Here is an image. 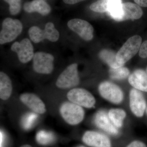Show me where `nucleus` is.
Segmentation results:
<instances>
[{"label":"nucleus","mask_w":147,"mask_h":147,"mask_svg":"<svg viewBox=\"0 0 147 147\" xmlns=\"http://www.w3.org/2000/svg\"><path fill=\"white\" fill-rule=\"evenodd\" d=\"M129 105L131 112L137 117L144 115L146 108L144 97L139 90L133 89L129 94Z\"/></svg>","instance_id":"nucleus-13"},{"label":"nucleus","mask_w":147,"mask_h":147,"mask_svg":"<svg viewBox=\"0 0 147 147\" xmlns=\"http://www.w3.org/2000/svg\"><path fill=\"white\" fill-rule=\"evenodd\" d=\"M12 85L9 76L3 71L0 72V98L8 100L12 94Z\"/></svg>","instance_id":"nucleus-19"},{"label":"nucleus","mask_w":147,"mask_h":147,"mask_svg":"<svg viewBox=\"0 0 147 147\" xmlns=\"http://www.w3.org/2000/svg\"><path fill=\"white\" fill-rule=\"evenodd\" d=\"M32 59L33 67L36 73L48 74L53 72L55 58L52 54L37 52L34 53Z\"/></svg>","instance_id":"nucleus-7"},{"label":"nucleus","mask_w":147,"mask_h":147,"mask_svg":"<svg viewBox=\"0 0 147 147\" xmlns=\"http://www.w3.org/2000/svg\"><path fill=\"white\" fill-rule=\"evenodd\" d=\"M67 25L71 30L86 41H90L93 38V27L88 21L74 18L69 20Z\"/></svg>","instance_id":"nucleus-11"},{"label":"nucleus","mask_w":147,"mask_h":147,"mask_svg":"<svg viewBox=\"0 0 147 147\" xmlns=\"http://www.w3.org/2000/svg\"><path fill=\"white\" fill-rule=\"evenodd\" d=\"M24 10L28 13L36 12L42 16H46L51 11L50 5L44 0H33L24 4Z\"/></svg>","instance_id":"nucleus-16"},{"label":"nucleus","mask_w":147,"mask_h":147,"mask_svg":"<svg viewBox=\"0 0 147 147\" xmlns=\"http://www.w3.org/2000/svg\"><path fill=\"white\" fill-rule=\"evenodd\" d=\"M129 70L126 67H121L117 68L110 69L109 74L111 79L114 80H122L129 76Z\"/></svg>","instance_id":"nucleus-22"},{"label":"nucleus","mask_w":147,"mask_h":147,"mask_svg":"<svg viewBox=\"0 0 147 147\" xmlns=\"http://www.w3.org/2000/svg\"><path fill=\"white\" fill-rule=\"evenodd\" d=\"M21 147H32L31 146H30V145H23V146H21Z\"/></svg>","instance_id":"nucleus-30"},{"label":"nucleus","mask_w":147,"mask_h":147,"mask_svg":"<svg viewBox=\"0 0 147 147\" xmlns=\"http://www.w3.org/2000/svg\"><path fill=\"white\" fill-rule=\"evenodd\" d=\"M64 2L67 4L73 5L83 1L85 0H63Z\"/></svg>","instance_id":"nucleus-28"},{"label":"nucleus","mask_w":147,"mask_h":147,"mask_svg":"<svg viewBox=\"0 0 147 147\" xmlns=\"http://www.w3.org/2000/svg\"><path fill=\"white\" fill-rule=\"evenodd\" d=\"M59 111L63 119L70 125L79 124L84 120L85 113L82 106L70 101L63 103Z\"/></svg>","instance_id":"nucleus-4"},{"label":"nucleus","mask_w":147,"mask_h":147,"mask_svg":"<svg viewBox=\"0 0 147 147\" xmlns=\"http://www.w3.org/2000/svg\"><path fill=\"white\" fill-rule=\"evenodd\" d=\"M28 34L31 40L35 43H39L45 39L55 42L60 36L59 32L51 22L46 24L43 30L36 26L31 27L29 29Z\"/></svg>","instance_id":"nucleus-2"},{"label":"nucleus","mask_w":147,"mask_h":147,"mask_svg":"<svg viewBox=\"0 0 147 147\" xmlns=\"http://www.w3.org/2000/svg\"><path fill=\"white\" fill-rule=\"evenodd\" d=\"M142 42L140 36H134L129 38L117 54L118 62L124 65L133 57L140 50Z\"/></svg>","instance_id":"nucleus-5"},{"label":"nucleus","mask_w":147,"mask_h":147,"mask_svg":"<svg viewBox=\"0 0 147 147\" xmlns=\"http://www.w3.org/2000/svg\"><path fill=\"white\" fill-rule=\"evenodd\" d=\"M129 82L139 90L147 92V73L142 69L135 70L129 76Z\"/></svg>","instance_id":"nucleus-17"},{"label":"nucleus","mask_w":147,"mask_h":147,"mask_svg":"<svg viewBox=\"0 0 147 147\" xmlns=\"http://www.w3.org/2000/svg\"><path fill=\"white\" fill-rule=\"evenodd\" d=\"M121 3L122 0H98L92 3L90 8L95 12L108 13Z\"/></svg>","instance_id":"nucleus-18"},{"label":"nucleus","mask_w":147,"mask_h":147,"mask_svg":"<svg viewBox=\"0 0 147 147\" xmlns=\"http://www.w3.org/2000/svg\"><path fill=\"white\" fill-rule=\"evenodd\" d=\"M134 1L139 6L147 7V0H134Z\"/></svg>","instance_id":"nucleus-27"},{"label":"nucleus","mask_w":147,"mask_h":147,"mask_svg":"<svg viewBox=\"0 0 147 147\" xmlns=\"http://www.w3.org/2000/svg\"><path fill=\"white\" fill-rule=\"evenodd\" d=\"M146 72H147V68H146Z\"/></svg>","instance_id":"nucleus-32"},{"label":"nucleus","mask_w":147,"mask_h":147,"mask_svg":"<svg viewBox=\"0 0 147 147\" xmlns=\"http://www.w3.org/2000/svg\"><path fill=\"white\" fill-rule=\"evenodd\" d=\"M108 117L115 126L121 127L122 126L124 119L126 117V113L121 109H111L108 113Z\"/></svg>","instance_id":"nucleus-21"},{"label":"nucleus","mask_w":147,"mask_h":147,"mask_svg":"<svg viewBox=\"0 0 147 147\" xmlns=\"http://www.w3.org/2000/svg\"><path fill=\"white\" fill-rule=\"evenodd\" d=\"M3 132L1 131V133H0V147H3Z\"/></svg>","instance_id":"nucleus-29"},{"label":"nucleus","mask_w":147,"mask_h":147,"mask_svg":"<svg viewBox=\"0 0 147 147\" xmlns=\"http://www.w3.org/2000/svg\"><path fill=\"white\" fill-rule=\"evenodd\" d=\"M83 142L91 147H111L110 139L104 134L96 131H87L83 136Z\"/></svg>","instance_id":"nucleus-14"},{"label":"nucleus","mask_w":147,"mask_h":147,"mask_svg":"<svg viewBox=\"0 0 147 147\" xmlns=\"http://www.w3.org/2000/svg\"><path fill=\"white\" fill-rule=\"evenodd\" d=\"M36 140L39 144L42 145H47L54 140V137L50 133L45 131H40L37 134Z\"/></svg>","instance_id":"nucleus-23"},{"label":"nucleus","mask_w":147,"mask_h":147,"mask_svg":"<svg viewBox=\"0 0 147 147\" xmlns=\"http://www.w3.org/2000/svg\"><path fill=\"white\" fill-rule=\"evenodd\" d=\"M79 82L78 65L73 63L68 66L60 74L56 85L61 89H67L76 86Z\"/></svg>","instance_id":"nucleus-6"},{"label":"nucleus","mask_w":147,"mask_h":147,"mask_svg":"<svg viewBox=\"0 0 147 147\" xmlns=\"http://www.w3.org/2000/svg\"><path fill=\"white\" fill-rule=\"evenodd\" d=\"M139 56L142 58L147 57V40L144 41L140 47Z\"/></svg>","instance_id":"nucleus-25"},{"label":"nucleus","mask_w":147,"mask_h":147,"mask_svg":"<svg viewBox=\"0 0 147 147\" xmlns=\"http://www.w3.org/2000/svg\"><path fill=\"white\" fill-rule=\"evenodd\" d=\"M146 113H147V109H146Z\"/></svg>","instance_id":"nucleus-31"},{"label":"nucleus","mask_w":147,"mask_h":147,"mask_svg":"<svg viewBox=\"0 0 147 147\" xmlns=\"http://www.w3.org/2000/svg\"><path fill=\"white\" fill-rule=\"evenodd\" d=\"M23 26L17 19L7 18L4 19L0 32V44L3 45L12 42L22 32Z\"/></svg>","instance_id":"nucleus-3"},{"label":"nucleus","mask_w":147,"mask_h":147,"mask_svg":"<svg viewBox=\"0 0 147 147\" xmlns=\"http://www.w3.org/2000/svg\"><path fill=\"white\" fill-rule=\"evenodd\" d=\"M110 120L109 117L105 112L103 111L98 112L95 117V123L98 127L106 131L108 134L116 136L118 134V130Z\"/></svg>","instance_id":"nucleus-15"},{"label":"nucleus","mask_w":147,"mask_h":147,"mask_svg":"<svg viewBox=\"0 0 147 147\" xmlns=\"http://www.w3.org/2000/svg\"><path fill=\"white\" fill-rule=\"evenodd\" d=\"M9 5V11L12 15H16L21 10V0H3Z\"/></svg>","instance_id":"nucleus-24"},{"label":"nucleus","mask_w":147,"mask_h":147,"mask_svg":"<svg viewBox=\"0 0 147 147\" xmlns=\"http://www.w3.org/2000/svg\"><path fill=\"white\" fill-rule=\"evenodd\" d=\"M99 57L101 60L107 63L111 68H117L123 65L118 62L117 54L112 50L108 49L101 50L99 53Z\"/></svg>","instance_id":"nucleus-20"},{"label":"nucleus","mask_w":147,"mask_h":147,"mask_svg":"<svg viewBox=\"0 0 147 147\" xmlns=\"http://www.w3.org/2000/svg\"><path fill=\"white\" fill-rule=\"evenodd\" d=\"M67 96L70 102L85 108H92L95 104L96 100L93 96L84 89H72L67 93Z\"/></svg>","instance_id":"nucleus-8"},{"label":"nucleus","mask_w":147,"mask_h":147,"mask_svg":"<svg viewBox=\"0 0 147 147\" xmlns=\"http://www.w3.org/2000/svg\"><path fill=\"white\" fill-rule=\"evenodd\" d=\"M127 147H147L146 145L143 142L136 141L131 142Z\"/></svg>","instance_id":"nucleus-26"},{"label":"nucleus","mask_w":147,"mask_h":147,"mask_svg":"<svg viewBox=\"0 0 147 147\" xmlns=\"http://www.w3.org/2000/svg\"><path fill=\"white\" fill-rule=\"evenodd\" d=\"M20 99L24 105L37 114H43L46 112L45 103L35 94L29 92L22 94Z\"/></svg>","instance_id":"nucleus-12"},{"label":"nucleus","mask_w":147,"mask_h":147,"mask_svg":"<svg viewBox=\"0 0 147 147\" xmlns=\"http://www.w3.org/2000/svg\"><path fill=\"white\" fill-rule=\"evenodd\" d=\"M11 50L16 53L19 60L24 64L28 63L32 59L34 55L33 46L28 38H24L20 42H13Z\"/></svg>","instance_id":"nucleus-9"},{"label":"nucleus","mask_w":147,"mask_h":147,"mask_svg":"<svg viewBox=\"0 0 147 147\" xmlns=\"http://www.w3.org/2000/svg\"><path fill=\"white\" fill-rule=\"evenodd\" d=\"M108 14L117 21L139 19L143 15V11L138 5L131 3H121Z\"/></svg>","instance_id":"nucleus-1"},{"label":"nucleus","mask_w":147,"mask_h":147,"mask_svg":"<svg viewBox=\"0 0 147 147\" xmlns=\"http://www.w3.org/2000/svg\"><path fill=\"white\" fill-rule=\"evenodd\" d=\"M98 90L103 98L112 103L119 104L123 100L122 91L118 86L111 82L101 83L98 87Z\"/></svg>","instance_id":"nucleus-10"}]
</instances>
